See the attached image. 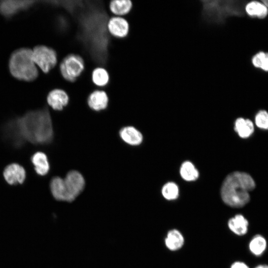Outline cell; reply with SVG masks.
Masks as SVG:
<instances>
[{"instance_id": "obj_1", "label": "cell", "mask_w": 268, "mask_h": 268, "mask_svg": "<svg viewBox=\"0 0 268 268\" xmlns=\"http://www.w3.org/2000/svg\"><path fill=\"white\" fill-rule=\"evenodd\" d=\"M9 123L7 130L14 141L27 140L34 144H45L53 139L52 119L46 108L28 112Z\"/></svg>"}, {"instance_id": "obj_2", "label": "cell", "mask_w": 268, "mask_h": 268, "mask_svg": "<svg viewBox=\"0 0 268 268\" xmlns=\"http://www.w3.org/2000/svg\"><path fill=\"white\" fill-rule=\"evenodd\" d=\"M253 178L242 172H233L223 182L220 195L223 202L236 208L242 207L250 201L249 192L255 188Z\"/></svg>"}, {"instance_id": "obj_3", "label": "cell", "mask_w": 268, "mask_h": 268, "mask_svg": "<svg viewBox=\"0 0 268 268\" xmlns=\"http://www.w3.org/2000/svg\"><path fill=\"white\" fill-rule=\"evenodd\" d=\"M8 67L11 75L15 78L26 81L35 79L38 71L32 58V50L22 48L11 55Z\"/></svg>"}, {"instance_id": "obj_4", "label": "cell", "mask_w": 268, "mask_h": 268, "mask_svg": "<svg viewBox=\"0 0 268 268\" xmlns=\"http://www.w3.org/2000/svg\"><path fill=\"white\" fill-rule=\"evenodd\" d=\"M85 185V180L80 173L70 171L61 182L59 201H73L83 191Z\"/></svg>"}, {"instance_id": "obj_5", "label": "cell", "mask_w": 268, "mask_h": 268, "mask_svg": "<svg viewBox=\"0 0 268 268\" xmlns=\"http://www.w3.org/2000/svg\"><path fill=\"white\" fill-rule=\"evenodd\" d=\"M84 68L83 59L79 55L71 54L62 61L60 69L62 75L66 80L73 82L80 76Z\"/></svg>"}, {"instance_id": "obj_6", "label": "cell", "mask_w": 268, "mask_h": 268, "mask_svg": "<svg viewBox=\"0 0 268 268\" xmlns=\"http://www.w3.org/2000/svg\"><path fill=\"white\" fill-rule=\"evenodd\" d=\"M32 58L35 65L44 73H48L57 63L56 52L45 45H38L33 48Z\"/></svg>"}, {"instance_id": "obj_7", "label": "cell", "mask_w": 268, "mask_h": 268, "mask_svg": "<svg viewBox=\"0 0 268 268\" xmlns=\"http://www.w3.org/2000/svg\"><path fill=\"white\" fill-rule=\"evenodd\" d=\"M34 0H4L0 1V13L8 18L30 7Z\"/></svg>"}, {"instance_id": "obj_8", "label": "cell", "mask_w": 268, "mask_h": 268, "mask_svg": "<svg viewBox=\"0 0 268 268\" xmlns=\"http://www.w3.org/2000/svg\"><path fill=\"white\" fill-rule=\"evenodd\" d=\"M3 175L6 182L13 185L24 182L26 172L22 166L17 163H12L5 168Z\"/></svg>"}, {"instance_id": "obj_9", "label": "cell", "mask_w": 268, "mask_h": 268, "mask_svg": "<svg viewBox=\"0 0 268 268\" xmlns=\"http://www.w3.org/2000/svg\"><path fill=\"white\" fill-rule=\"evenodd\" d=\"M107 28L112 36L117 38H124L128 34L129 25L125 18L115 16L109 20Z\"/></svg>"}, {"instance_id": "obj_10", "label": "cell", "mask_w": 268, "mask_h": 268, "mask_svg": "<svg viewBox=\"0 0 268 268\" xmlns=\"http://www.w3.org/2000/svg\"><path fill=\"white\" fill-rule=\"evenodd\" d=\"M47 101L54 110L61 111L68 103L69 97L64 90L54 89L48 93Z\"/></svg>"}, {"instance_id": "obj_11", "label": "cell", "mask_w": 268, "mask_h": 268, "mask_svg": "<svg viewBox=\"0 0 268 268\" xmlns=\"http://www.w3.org/2000/svg\"><path fill=\"white\" fill-rule=\"evenodd\" d=\"M108 101V96L103 90H96L93 91L87 98L88 106L95 111L105 109L107 107Z\"/></svg>"}, {"instance_id": "obj_12", "label": "cell", "mask_w": 268, "mask_h": 268, "mask_svg": "<svg viewBox=\"0 0 268 268\" xmlns=\"http://www.w3.org/2000/svg\"><path fill=\"white\" fill-rule=\"evenodd\" d=\"M121 138L126 143L133 146L139 145L142 141L141 133L132 126L122 128L119 131Z\"/></svg>"}, {"instance_id": "obj_13", "label": "cell", "mask_w": 268, "mask_h": 268, "mask_svg": "<svg viewBox=\"0 0 268 268\" xmlns=\"http://www.w3.org/2000/svg\"><path fill=\"white\" fill-rule=\"evenodd\" d=\"M249 222L241 214H237L231 218L228 222V226L234 234L242 236L247 233L248 230Z\"/></svg>"}, {"instance_id": "obj_14", "label": "cell", "mask_w": 268, "mask_h": 268, "mask_svg": "<svg viewBox=\"0 0 268 268\" xmlns=\"http://www.w3.org/2000/svg\"><path fill=\"white\" fill-rule=\"evenodd\" d=\"M32 162L36 172L39 175L44 176L48 174L50 165L47 155L42 152H37L31 158Z\"/></svg>"}, {"instance_id": "obj_15", "label": "cell", "mask_w": 268, "mask_h": 268, "mask_svg": "<svg viewBox=\"0 0 268 268\" xmlns=\"http://www.w3.org/2000/svg\"><path fill=\"white\" fill-rule=\"evenodd\" d=\"M184 243V239L183 235L176 229L170 230L165 240L166 246L171 251L180 249L183 246Z\"/></svg>"}, {"instance_id": "obj_16", "label": "cell", "mask_w": 268, "mask_h": 268, "mask_svg": "<svg viewBox=\"0 0 268 268\" xmlns=\"http://www.w3.org/2000/svg\"><path fill=\"white\" fill-rule=\"evenodd\" d=\"M234 130L241 137L247 138L254 132V124L249 119L239 118L235 121Z\"/></svg>"}, {"instance_id": "obj_17", "label": "cell", "mask_w": 268, "mask_h": 268, "mask_svg": "<svg viewBox=\"0 0 268 268\" xmlns=\"http://www.w3.org/2000/svg\"><path fill=\"white\" fill-rule=\"evenodd\" d=\"M245 10L249 16L260 19L264 18L268 14V8L262 2L258 1H252L247 3Z\"/></svg>"}, {"instance_id": "obj_18", "label": "cell", "mask_w": 268, "mask_h": 268, "mask_svg": "<svg viewBox=\"0 0 268 268\" xmlns=\"http://www.w3.org/2000/svg\"><path fill=\"white\" fill-rule=\"evenodd\" d=\"M132 5V2L130 0H114L110 2L109 8L114 14L121 16L129 13Z\"/></svg>"}, {"instance_id": "obj_19", "label": "cell", "mask_w": 268, "mask_h": 268, "mask_svg": "<svg viewBox=\"0 0 268 268\" xmlns=\"http://www.w3.org/2000/svg\"><path fill=\"white\" fill-rule=\"evenodd\" d=\"M267 246L266 239L261 235L255 236L250 241L249 245L251 252L256 256H259L265 251Z\"/></svg>"}, {"instance_id": "obj_20", "label": "cell", "mask_w": 268, "mask_h": 268, "mask_svg": "<svg viewBox=\"0 0 268 268\" xmlns=\"http://www.w3.org/2000/svg\"><path fill=\"white\" fill-rule=\"evenodd\" d=\"M180 172L181 177L187 181H195L199 177L198 170L190 161H185L182 163Z\"/></svg>"}, {"instance_id": "obj_21", "label": "cell", "mask_w": 268, "mask_h": 268, "mask_svg": "<svg viewBox=\"0 0 268 268\" xmlns=\"http://www.w3.org/2000/svg\"><path fill=\"white\" fill-rule=\"evenodd\" d=\"M92 80L96 85L103 87L108 84L109 81V75L105 68L97 67L92 71Z\"/></svg>"}, {"instance_id": "obj_22", "label": "cell", "mask_w": 268, "mask_h": 268, "mask_svg": "<svg viewBox=\"0 0 268 268\" xmlns=\"http://www.w3.org/2000/svg\"><path fill=\"white\" fill-rule=\"evenodd\" d=\"M253 66L265 71H268V53L261 51L255 54L252 59Z\"/></svg>"}, {"instance_id": "obj_23", "label": "cell", "mask_w": 268, "mask_h": 268, "mask_svg": "<svg viewBox=\"0 0 268 268\" xmlns=\"http://www.w3.org/2000/svg\"><path fill=\"white\" fill-rule=\"evenodd\" d=\"M162 194L163 196L168 200H175L179 195L178 187L173 182L166 183L162 188Z\"/></svg>"}, {"instance_id": "obj_24", "label": "cell", "mask_w": 268, "mask_h": 268, "mask_svg": "<svg viewBox=\"0 0 268 268\" xmlns=\"http://www.w3.org/2000/svg\"><path fill=\"white\" fill-rule=\"evenodd\" d=\"M255 123L259 128L268 130V112L265 110L260 111L255 117Z\"/></svg>"}, {"instance_id": "obj_25", "label": "cell", "mask_w": 268, "mask_h": 268, "mask_svg": "<svg viewBox=\"0 0 268 268\" xmlns=\"http://www.w3.org/2000/svg\"><path fill=\"white\" fill-rule=\"evenodd\" d=\"M230 268H249V267L243 262H236L231 265Z\"/></svg>"}, {"instance_id": "obj_26", "label": "cell", "mask_w": 268, "mask_h": 268, "mask_svg": "<svg viewBox=\"0 0 268 268\" xmlns=\"http://www.w3.org/2000/svg\"><path fill=\"white\" fill-rule=\"evenodd\" d=\"M255 268H268V265H260L257 266Z\"/></svg>"}, {"instance_id": "obj_27", "label": "cell", "mask_w": 268, "mask_h": 268, "mask_svg": "<svg viewBox=\"0 0 268 268\" xmlns=\"http://www.w3.org/2000/svg\"><path fill=\"white\" fill-rule=\"evenodd\" d=\"M262 2L265 5L268 9V0H263Z\"/></svg>"}]
</instances>
